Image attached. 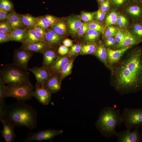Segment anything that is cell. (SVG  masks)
Returning a JSON list of instances; mask_svg holds the SVG:
<instances>
[{"instance_id": "cell-6", "label": "cell", "mask_w": 142, "mask_h": 142, "mask_svg": "<svg viewBox=\"0 0 142 142\" xmlns=\"http://www.w3.org/2000/svg\"><path fill=\"white\" fill-rule=\"evenodd\" d=\"M122 123L126 129L131 130L133 128L142 126V108H124L121 114Z\"/></svg>"}, {"instance_id": "cell-13", "label": "cell", "mask_w": 142, "mask_h": 142, "mask_svg": "<svg viewBox=\"0 0 142 142\" xmlns=\"http://www.w3.org/2000/svg\"><path fill=\"white\" fill-rule=\"evenodd\" d=\"M124 31V38L123 41L116 44L111 47L115 49H119L129 46H133L142 42V39L138 38L131 32L125 30Z\"/></svg>"}, {"instance_id": "cell-2", "label": "cell", "mask_w": 142, "mask_h": 142, "mask_svg": "<svg viewBox=\"0 0 142 142\" xmlns=\"http://www.w3.org/2000/svg\"><path fill=\"white\" fill-rule=\"evenodd\" d=\"M38 114L32 106L24 101H17L6 105L2 119L10 122L15 127L25 126L30 130L37 127Z\"/></svg>"}, {"instance_id": "cell-18", "label": "cell", "mask_w": 142, "mask_h": 142, "mask_svg": "<svg viewBox=\"0 0 142 142\" xmlns=\"http://www.w3.org/2000/svg\"><path fill=\"white\" fill-rule=\"evenodd\" d=\"M62 39V36L56 33L52 29L46 30L45 41L48 47H56L60 44Z\"/></svg>"}, {"instance_id": "cell-38", "label": "cell", "mask_w": 142, "mask_h": 142, "mask_svg": "<svg viewBox=\"0 0 142 142\" xmlns=\"http://www.w3.org/2000/svg\"><path fill=\"white\" fill-rule=\"evenodd\" d=\"M116 24L120 28H126L129 25L128 19L124 15L119 14Z\"/></svg>"}, {"instance_id": "cell-43", "label": "cell", "mask_w": 142, "mask_h": 142, "mask_svg": "<svg viewBox=\"0 0 142 142\" xmlns=\"http://www.w3.org/2000/svg\"><path fill=\"white\" fill-rule=\"evenodd\" d=\"M112 5L117 8L126 5L130 0H111Z\"/></svg>"}, {"instance_id": "cell-41", "label": "cell", "mask_w": 142, "mask_h": 142, "mask_svg": "<svg viewBox=\"0 0 142 142\" xmlns=\"http://www.w3.org/2000/svg\"><path fill=\"white\" fill-rule=\"evenodd\" d=\"M112 5V4L111 0H106L100 4L99 9L103 12H107L109 10Z\"/></svg>"}, {"instance_id": "cell-25", "label": "cell", "mask_w": 142, "mask_h": 142, "mask_svg": "<svg viewBox=\"0 0 142 142\" xmlns=\"http://www.w3.org/2000/svg\"><path fill=\"white\" fill-rule=\"evenodd\" d=\"M43 41L32 27H27L25 40L23 44H30L37 42Z\"/></svg>"}, {"instance_id": "cell-26", "label": "cell", "mask_w": 142, "mask_h": 142, "mask_svg": "<svg viewBox=\"0 0 142 142\" xmlns=\"http://www.w3.org/2000/svg\"><path fill=\"white\" fill-rule=\"evenodd\" d=\"M100 32L94 30L89 29L84 36V40L86 43H98L99 41Z\"/></svg>"}, {"instance_id": "cell-39", "label": "cell", "mask_w": 142, "mask_h": 142, "mask_svg": "<svg viewBox=\"0 0 142 142\" xmlns=\"http://www.w3.org/2000/svg\"><path fill=\"white\" fill-rule=\"evenodd\" d=\"M38 35L42 40H45L46 30L43 28L36 25L32 27Z\"/></svg>"}, {"instance_id": "cell-54", "label": "cell", "mask_w": 142, "mask_h": 142, "mask_svg": "<svg viewBox=\"0 0 142 142\" xmlns=\"http://www.w3.org/2000/svg\"><path fill=\"white\" fill-rule=\"evenodd\" d=\"M131 1L142 3V0H131Z\"/></svg>"}, {"instance_id": "cell-11", "label": "cell", "mask_w": 142, "mask_h": 142, "mask_svg": "<svg viewBox=\"0 0 142 142\" xmlns=\"http://www.w3.org/2000/svg\"><path fill=\"white\" fill-rule=\"evenodd\" d=\"M132 47V46H129L115 49L109 47L106 48L109 64L112 67L118 62L125 53Z\"/></svg>"}, {"instance_id": "cell-22", "label": "cell", "mask_w": 142, "mask_h": 142, "mask_svg": "<svg viewBox=\"0 0 142 142\" xmlns=\"http://www.w3.org/2000/svg\"><path fill=\"white\" fill-rule=\"evenodd\" d=\"M70 59L67 55H60L50 68L53 74L59 73Z\"/></svg>"}, {"instance_id": "cell-23", "label": "cell", "mask_w": 142, "mask_h": 142, "mask_svg": "<svg viewBox=\"0 0 142 142\" xmlns=\"http://www.w3.org/2000/svg\"><path fill=\"white\" fill-rule=\"evenodd\" d=\"M80 17L73 16L69 17L67 20V24L70 32L73 34L77 33L79 28L83 23Z\"/></svg>"}, {"instance_id": "cell-44", "label": "cell", "mask_w": 142, "mask_h": 142, "mask_svg": "<svg viewBox=\"0 0 142 142\" xmlns=\"http://www.w3.org/2000/svg\"><path fill=\"white\" fill-rule=\"evenodd\" d=\"M104 40V45L105 47L108 48L112 47L117 43L114 36L107 37Z\"/></svg>"}, {"instance_id": "cell-33", "label": "cell", "mask_w": 142, "mask_h": 142, "mask_svg": "<svg viewBox=\"0 0 142 142\" xmlns=\"http://www.w3.org/2000/svg\"><path fill=\"white\" fill-rule=\"evenodd\" d=\"M119 29L118 28L113 25L106 27L103 34L102 39L104 40L107 37L114 36L115 33Z\"/></svg>"}, {"instance_id": "cell-50", "label": "cell", "mask_w": 142, "mask_h": 142, "mask_svg": "<svg viewBox=\"0 0 142 142\" xmlns=\"http://www.w3.org/2000/svg\"><path fill=\"white\" fill-rule=\"evenodd\" d=\"M69 50L68 47L64 45H60L58 49V52L60 55H67Z\"/></svg>"}, {"instance_id": "cell-7", "label": "cell", "mask_w": 142, "mask_h": 142, "mask_svg": "<svg viewBox=\"0 0 142 142\" xmlns=\"http://www.w3.org/2000/svg\"><path fill=\"white\" fill-rule=\"evenodd\" d=\"M63 133V130L62 129H51L39 130L34 133L31 132L24 139V142L52 140L55 136L62 134Z\"/></svg>"}, {"instance_id": "cell-12", "label": "cell", "mask_w": 142, "mask_h": 142, "mask_svg": "<svg viewBox=\"0 0 142 142\" xmlns=\"http://www.w3.org/2000/svg\"><path fill=\"white\" fill-rule=\"evenodd\" d=\"M3 125V129L1 131L2 136L6 142L14 141L16 136L14 131L15 126L4 119L0 120Z\"/></svg>"}, {"instance_id": "cell-35", "label": "cell", "mask_w": 142, "mask_h": 142, "mask_svg": "<svg viewBox=\"0 0 142 142\" xmlns=\"http://www.w3.org/2000/svg\"><path fill=\"white\" fill-rule=\"evenodd\" d=\"M81 45L80 44H75L71 47L67 55L70 58L75 57L78 55L80 54Z\"/></svg>"}, {"instance_id": "cell-51", "label": "cell", "mask_w": 142, "mask_h": 142, "mask_svg": "<svg viewBox=\"0 0 142 142\" xmlns=\"http://www.w3.org/2000/svg\"><path fill=\"white\" fill-rule=\"evenodd\" d=\"M5 84L0 81V102H4L5 96Z\"/></svg>"}, {"instance_id": "cell-45", "label": "cell", "mask_w": 142, "mask_h": 142, "mask_svg": "<svg viewBox=\"0 0 142 142\" xmlns=\"http://www.w3.org/2000/svg\"><path fill=\"white\" fill-rule=\"evenodd\" d=\"M11 40V33L0 31L1 44L8 42Z\"/></svg>"}, {"instance_id": "cell-40", "label": "cell", "mask_w": 142, "mask_h": 142, "mask_svg": "<svg viewBox=\"0 0 142 142\" xmlns=\"http://www.w3.org/2000/svg\"><path fill=\"white\" fill-rule=\"evenodd\" d=\"M0 31L11 33L12 30L7 20L0 21Z\"/></svg>"}, {"instance_id": "cell-52", "label": "cell", "mask_w": 142, "mask_h": 142, "mask_svg": "<svg viewBox=\"0 0 142 142\" xmlns=\"http://www.w3.org/2000/svg\"><path fill=\"white\" fill-rule=\"evenodd\" d=\"M9 17L8 12L3 11L0 9V21L7 20Z\"/></svg>"}, {"instance_id": "cell-42", "label": "cell", "mask_w": 142, "mask_h": 142, "mask_svg": "<svg viewBox=\"0 0 142 142\" xmlns=\"http://www.w3.org/2000/svg\"><path fill=\"white\" fill-rule=\"evenodd\" d=\"M43 17L45 21L51 27L58 19V18L56 17L50 15H47Z\"/></svg>"}, {"instance_id": "cell-47", "label": "cell", "mask_w": 142, "mask_h": 142, "mask_svg": "<svg viewBox=\"0 0 142 142\" xmlns=\"http://www.w3.org/2000/svg\"><path fill=\"white\" fill-rule=\"evenodd\" d=\"M114 37L117 43H121L124 38V31L122 29H119L115 33Z\"/></svg>"}, {"instance_id": "cell-20", "label": "cell", "mask_w": 142, "mask_h": 142, "mask_svg": "<svg viewBox=\"0 0 142 142\" xmlns=\"http://www.w3.org/2000/svg\"><path fill=\"white\" fill-rule=\"evenodd\" d=\"M48 47L45 41H40L30 44H22L19 49L42 54L44 49Z\"/></svg>"}, {"instance_id": "cell-34", "label": "cell", "mask_w": 142, "mask_h": 142, "mask_svg": "<svg viewBox=\"0 0 142 142\" xmlns=\"http://www.w3.org/2000/svg\"><path fill=\"white\" fill-rule=\"evenodd\" d=\"M131 32L136 37L142 39V25L140 23L136 22L131 26Z\"/></svg>"}, {"instance_id": "cell-29", "label": "cell", "mask_w": 142, "mask_h": 142, "mask_svg": "<svg viewBox=\"0 0 142 142\" xmlns=\"http://www.w3.org/2000/svg\"><path fill=\"white\" fill-rule=\"evenodd\" d=\"M98 43H86L81 44L80 54L83 55L94 54Z\"/></svg>"}, {"instance_id": "cell-56", "label": "cell", "mask_w": 142, "mask_h": 142, "mask_svg": "<svg viewBox=\"0 0 142 142\" xmlns=\"http://www.w3.org/2000/svg\"><path fill=\"white\" fill-rule=\"evenodd\" d=\"M140 21H141V22L140 23L142 25V19Z\"/></svg>"}, {"instance_id": "cell-49", "label": "cell", "mask_w": 142, "mask_h": 142, "mask_svg": "<svg viewBox=\"0 0 142 142\" xmlns=\"http://www.w3.org/2000/svg\"><path fill=\"white\" fill-rule=\"evenodd\" d=\"M106 12L98 9L95 18L99 22L103 21L105 18Z\"/></svg>"}, {"instance_id": "cell-15", "label": "cell", "mask_w": 142, "mask_h": 142, "mask_svg": "<svg viewBox=\"0 0 142 142\" xmlns=\"http://www.w3.org/2000/svg\"><path fill=\"white\" fill-rule=\"evenodd\" d=\"M62 81L59 73L54 74L44 83L43 87L51 94L55 93L60 90Z\"/></svg>"}, {"instance_id": "cell-21", "label": "cell", "mask_w": 142, "mask_h": 142, "mask_svg": "<svg viewBox=\"0 0 142 142\" xmlns=\"http://www.w3.org/2000/svg\"><path fill=\"white\" fill-rule=\"evenodd\" d=\"M94 54L110 70L111 69L112 67L109 64L107 61L106 48L102 42H100L98 43L96 51Z\"/></svg>"}, {"instance_id": "cell-55", "label": "cell", "mask_w": 142, "mask_h": 142, "mask_svg": "<svg viewBox=\"0 0 142 142\" xmlns=\"http://www.w3.org/2000/svg\"><path fill=\"white\" fill-rule=\"evenodd\" d=\"M97 0L98 1V2L100 4L101 3L103 2H104V1H105L106 0Z\"/></svg>"}, {"instance_id": "cell-8", "label": "cell", "mask_w": 142, "mask_h": 142, "mask_svg": "<svg viewBox=\"0 0 142 142\" xmlns=\"http://www.w3.org/2000/svg\"><path fill=\"white\" fill-rule=\"evenodd\" d=\"M28 70L32 72L36 77L35 85L40 87H43L44 83L53 74L50 68L42 66L28 68Z\"/></svg>"}, {"instance_id": "cell-1", "label": "cell", "mask_w": 142, "mask_h": 142, "mask_svg": "<svg viewBox=\"0 0 142 142\" xmlns=\"http://www.w3.org/2000/svg\"><path fill=\"white\" fill-rule=\"evenodd\" d=\"M128 50L110 70V84L121 95L142 90V48Z\"/></svg>"}, {"instance_id": "cell-9", "label": "cell", "mask_w": 142, "mask_h": 142, "mask_svg": "<svg viewBox=\"0 0 142 142\" xmlns=\"http://www.w3.org/2000/svg\"><path fill=\"white\" fill-rule=\"evenodd\" d=\"M34 52L27 50L16 49L14 51L13 63L21 67L28 69V64Z\"/></svg>"}, {"instance_id": "cell-24", "label": "cell", "mask_w": 142, "mask_h": 142, "mask_svg": "<svg viewBox=\"0 0 142 142\" xmlns=\"http://www.w3.org/2000/svg\"><path fill=\"white\" fill-rule=\"evenodd\" d=\"M27 27L24 29H17L11 33V40L23 43L25 40Z\"/></svg>"}, {"instance_id": "cell-5", "label": "cell", "mask_w": 142, "mask_h": 142, "mask_svg": "<svg viewBox=\"0 0 142 142\" xmlns=\"http://www.w3.org/2000/svg\"><path fill=\"white\" fill-rule=\"evenodd\" d=\"M34 88L32 84L5 85V97H12L17 101L25 102L33 97Z\"/></svg>"}, {"instance_id": "cell-27", "label": "cell", "mask_w": 142, "mask_h": 142, "mask_svg": "<svg viewBox=\"0 0 142 142\" xmlns=\"http://www.w3.org/2000/svg\"><path fill=\"white\" fill-rule=\"evenodd\" d=\"M17 14L27 27H33L36 25L39 19V17H34L29 14Z\"/></svg>"}, {"instance_id": "cell-37", "label": "cell", "mask_w": 142, "mask_h": 142, "mask_svg": "<svg viewBox=\"0 0 142 142\" xmlns=\"http://www.w3.org/2000/svg\"><path fill=\"white\" fill-rule=\"evenodd\" d=\"M96 12H83L80 15V18L83 21L86 22L93 21L95 18Z\"/></svg>"}, {"instance_id": "cell-30", "label": "cell", "mask_w": 142, "mask_h": 142, "mask_svg": "<svg viewBox=\"0 0 142 142\" xmlns=\"http://www.w3.org/2000/svg\"><path fill=\"white\" fill-rule=\"evenodd\" d=\"M51 27L55 32L62 36L66 34L67 30L66 24L63 20L59 19Z\"/></svg>"}, {"instance_id": "cell-14", "label": "cell", "mask_w": 142, "mask_h": 142, "mask_svg": "<svg viewBox=\"0 0 142 142\" xmlns=\"http://www.w3.org/2000/svg\"><path fill=\"white\" fill-rule=\"evenodd\" d=\"M55 47H48L45 49L42 54L43 60L42 67L50 68L54 61L60 55Z\"/></svg>"}, {"instance_id": "cell-4", "label": "cell", "mask_w": 142, "mask_h": 142, "mask_svg": "<svg viewBox=\"0 0 142 142\" xmlns=\"http://www.w3.org/2000/svg\"><path fill=\"white\" fill-rule=\"evenodd\" d=\"M28 70L13 63L6 64L0 69V81L4 84L9 85L32 84Z\"/></svg>"}, {"instance_id": "cell-10", "label": "cell", "mask_w": 142, "mask_h": 142, "mask_svg": "<svg viewBox=\"0 0 142 142\" xmlns=\"http://www.w3.org/2000/svg\"><path fill=\"white\" fill-rule=\"evenodd\" d=\"M138 128L134 130H127L124 131L117 132L118 142H140L142 140V134L139 131Z\"/></svg>"}, {"instance_id": "cell-19", "label": "cell", "mask_w": 142, "mask_h": 142, "mask_svg": "<svg viewBox=\"0 0 142 142\" xmlns=\"http://www.w3.org/2000/svg\"><path fill=\"white\" fill-rule=\"evenodd\" d=\"M9 17L7 20L12 31L17 29H24L27 27L23 24L21 18L14 11L8 12Z\"/></svg>"}, {"instance_id": "cell-17", "label": "cell", "mask_w": 142, "mask_h": 142, "mask_svg": "<svg viewBox=\"0 0 142 142\" xmlns=\"http://www.w3.org/2000/svg\"><path fill=\"white\" fill-rule=\"evenodd\" d=\"M33 97H35L40 103L44 105H48L51 99V94L43 87L35 86Z\"/></svg>"}, {"instance_id": "cell-16", "label": "cell", "mask_w": 142, "mask_h": 142, "mask_svg": "<svg viewBox=\"0 0 142 142\" xmlns=\"http://www.w3.org/2000/svg\"><path fill=\"white\" fill-rule=\"evenodd\" d=\"M126 5V11L132 18L136 21L142 19V3L130 1Z\"/></svg>"}, {"instance_id": "cell-36", "label": "cell", "mask_w": 142, "mask_h": 142, "mask_svg": "<svg viewBox=\"0 0 142 142\" xmlns=\"http://www.w3.org/2000/svg\"><path fill=\"white\" fill-rule=\"evenodd\" d=\"M13 5L12 2L9 0H0V9L6 12L12 10Z\"/></svg>"}, {"instance_id": "cell-53", "label": "cell", "mask_w": 142, "mask_h": 142, "mask_svg": "<svg viewBox=\"0 0 142 142\" xmlns=\"http://www.w3.org/2000/svg\"><path fill=\"white\" fill-rule=\"evenodd\" d=\"M64 45L67 47H71L73 45V41L68 38H66L63 41Z\"/></svg>"}, {"instance_id": "cell-32", "label": "cell", "mask_w": 142, "mask_h": 142, "mask_svg": "<svg viewBox=\"0 0 142 142\" xmlns=\"http://www.w3.org/2000/svg\"><path fill=\"white\" fill-rule=\"evenodd\" d=\"M87 23L89 29L94 30L103 34L105 28L100 22L97 21L93 20Z\"/></svg>"}, {"instance_id": "cell-48", "label": "cell", "mask_w": 142, "mask_h": 142, "mask_svg": "<svg viewBox=\"0 0 142 142\" xmlns=\"http://www.w3.org/2000/svg\"><path fill=\"white\" fill-rule=\"evenodd\" d=\"M89 29L88 23H83L79 29L77 33L78 35L79 36H84Z\"/></svg>"}, {"instance_id": "cell-31", "label": "cell", "mask_w": 142, "mask_h": 142, "mask_svg": "<svg viewBox=\"0 0 142 142\" xmlns=\"http://www.w3.org/2000/svg\"><path fill=\"white\" fill-rule=\"evenodd\" d=\"M119 14L114 9H112L106 14L105 19V23L106 27L116 24Z\"/></svg>"}, {"instance_id": "cell-3", "label": "cell", "mask_w": 142, "mask_h": 142, "mask_svg": "<svg viewBox=\"0 0 142 142\" xmlns=\"http://www.w3.org/2000/svg\"><path fill=\"white\" fill-rule=\"evenodd\" d=\"M121 114L114 107L106 106L100 111L95 126L103 136L109 138L116 136V127L122 123Z\"/></svg>"}, {"instance_id": "cell-46", "label": "cell", "mask_w": 142, "mask_h": 142, "mask_svg": "<svg viewBox=\"0 0 142 142\" xmlns=\"http://www.w3.org/2000/svg\"><path fill=\"white\" fill-rule=\"evenodd\" d=\"M36 25L39 26L44 29L45 30L50 27L45 21L43 16L39 17V19Z\"/></svg>"}, {"instance_id": "cell-28", "label": "cell", "mask_w": 142, "mask_h": 142, "mask_svg": "<svg viewBox=\"0 0 142 142\" xmlns=\"http://www.w3.org/2000/svg\"><path fill=\"white\" fill-rule=\"evenodd\" d=\"M75 58H71L59 73V77L62 81L66 77L71 74L73 62Z\"/></svg>"}]
</instances>
